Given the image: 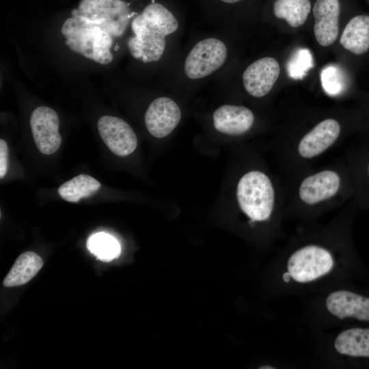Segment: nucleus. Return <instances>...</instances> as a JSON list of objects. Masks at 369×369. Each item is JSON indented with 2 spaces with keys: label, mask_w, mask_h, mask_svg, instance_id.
I'll return each instance as SVG.
<instances>
[{
  "label": "nucleus",
  "mask_w": 369,
  "mask_h": 369,
  "mask_svg": "<svg viewBox=\"0 0 369 369\" xmlns=\"http://www.w3.org/2000/svg\"><path fill=\"white\" fill-rule=\"evenodd\" d=\"M358 210L353 198L325 225L299 224L282 249V290H312L338 275L345 282L366 278L367 269L353 238Z\"/></svg>",
  "instance_id": "obj_1"
},
{
  "label": "nucleus",
  "mask_w": 369,
  "mask_h": 369,
  "mask_svg": "<svg viewBox=\"0 0 369 369\" xmlns=\"http://www.w3.org/2000/svg\"><path fill=\"white\" fill-rule=\"evenodd\" d=\"M287 192L285 219L311 225L351 200L355 186L348 165L342 155L328 164L313 166L302 172L287 187Z\"/></svg>",
  "instance_id": "obj_2"
},
{
  "label": "nucleus",
  "mask_w": 369,
  "mask_h": 369,
  "mask_svg": "<svg viewBox=\"0 0 369 369\" xmlns=\"http://www.w3.org/2000/svg\"><path fill=\"white\" fill-rule=\"evenodd\" d=\"M349 133L339 119L327 116L303 130L282 134L275 154L287 187L316 161L340 146Z\"/></svg>",
  "instance_id": "obj_3"
},
{
  "label": "nucleus",
  "mask_w": 369,
  "mask_h": 369,
  "mask_svg": "<svg viewBox=\"0 0 369 369\" xmlns=\"http://www.w3.org/2000/svg\"><path fill=\"white\" fill-rule=\"evenodd\" d=\"M235 195L238 208L250 227L265 225L284 237L281 225L288 192L283 180L261 169H249L238 178Z\"/></svg>",
  "instance_id": "obj_4"
},
{
  "label": "nucleus",
  "mask_w": 369,
  "mask_h": 369,
  "mask_svg": "<svg viewBox=\"0 0 369 369\" xmlns=\"http://www.w3.org/2000/svg\"><path fill=\"white\" fill-rule=\"evenodd\" d=\"M178 27V20L164 5L148 4L131 23L134 36L127 42L131 55L144 63L158 62L165 49L166 36Z\"/></svg>",
  "instance_id": "obj_5"
},
{
  "label": "nucleus",
  "mask_w": 369,
  "mask_h": 369,
  "mask_svg": "<svg viewBox=\"0 0 369 369\" xmlns=\"http://www.w3.org/2000/svg\"><path fill=\"white\" fill-rule=\"evenodd\" d=\"M61 32L72 51L100 64L107 65L113 60V37L99 26L72 16L64 21Z\"/></svg>",
  "instance_id": "obj_6"
},
{
  "label": "nucleus",
  "mask_w": 369,
  "mask_h": 369,
  "mask_svg": "<svg viewBox=\"0 0 369 369\" xmlns=\"http://www.w3.org/2000/svg\"><path fill=\"white\" fill-rule=\"evenodd\" d=\"M71 15L99 26L115 38L124 33L133 14L122 0H81Z\"/></svg>",
  "instance_id": "obj_7"
},
{
  "label": "nucleus",
  "mask_w": 369,
  "mask_h": 369,
  "mask_svg": "<svg viewBox=\"0 0 369 369\" xmlns=\"http://www.w3.org/2000/svg\"><path fill=\"white\" fill-rule=\"evenodd\" d=\"M227 52L225 44L219 39L209 38L198 42L186 57L185 74L198 79L212 74L224 64Z\"/></svg>",
  "instance_id": "obj_8"
},
{
  "label": "nucleus",
  "mask_w": 369,
  "mask_h": 369,
  "mask_svg": "<svg viewBox=\"0 0 369 369\" xmlns=\"http://www.w3.org/2000/svg\"><path fill=\"white\" fill-rule=\"evenodd\" d=\"M332 351L354 365L369 366V325L355 324L334 337Z\"/></svg>",
  "instance_id": "obj_9"
},
{
  "label": "nucleus",
  "mask_w": 369,
  "mask_h": 369,
  "mask_svg": "<svg viewBox=\"0 0 369 369\" xmlns=\"http://www.w3.org/2000/svg\"><path fill=\"white\" fill-rule=\"evenodd\" d=\"M355 186V200L359 210L369 212V143L347 147L343 154Z\"/></svg>",
  "instance_id": "obj_10"
},
{
  "label": "nucleus",
  "mask_w": 369,
  "mask_h": 369,
  "mask_svg": "<svg viewBox=\"0 0 369 369\" xmlns=\"http://www.w3.org/2000/svg\"><path fill=\"white\" fill-rule=\"evenodd\" d=\"M30 126L35 144L41 153L49 155L56 152L62 143L59 118L50 107L42 106L33 110Z\"/></svg>",
  "instance_id": "obj_11"
},
{
  "label": "nucleus",
  "mask_w": 369,
  "mask_h": 369,
  "mask_svg": "<svg viewBox=\"0 0 369 369\" xmlns=\"http://www.w3.org/2000/svg\"><path fill=\"white\" fill-rule=\"evenodd\" d=\"M97 128L105 145L117 156H128L136 149L137 136L130 125L122 119L104 115L98 120Z\"/></svg>",
  "instance_id": "obj_12"
},
{
  "label": "nucleus",
  "mask_w": 369,
  "mask_h": 369,
  "mask_svg": "<svg viewBox=\"0 0 369 369\" xmlns=\"http://www.w3.org/2000/svg\"><path fill=\"white\" fill-rule=\"evenodd\" d=\"M181 119L178 105L171 98L159 97L149 105L145 114V124L148 132L156 138L169 135Z\"/></svg>",
  "instance_id": "obj_13"
},
{
  "label": "nucleus",
  "mask_w": 369,
  "mask_h": 369,
  "mask_svg": "<svg viewBox=\"0 0 369 369\" xmlns=\"http://www.w3.org/2000/svg\"><path fill=\"white\" fill-rule=\"evenodd\" d=\"M279 71V65L273 57H266L255 61L243 74L246 92L255 98L267 95L277 80Z\"/></svg>",
  "instance_id": "obj_14"
},
{
  "label": "nucleus",
  "mask_w": 369,
  "mask_h": 369,
  "mask_svg": "<svg viewBox=\"0 0 369 369\" xmlns=\"http://www.w3.org/2000/svg\"><path fill=\"white\" fill-rule=\"evenodd\" d=\"M213 125L219 133L241 136L253 128L255 115L249 108L240 105H225L213 113Z\"/></svg>",
  "instance_id": "obj_15"
},
{
  "label": "nucleus",
  "mask_w": 369,
  "mask_h": 369,
  "mask_svg": "<svg viewBox=\"0 0 369 369\" xmlns=\"http://www.w3.org/2000/svg\"><path fill=\"white\" fill-rule=\"evenodd\" d=\"M340 7L338 0H317L313 8L315 19L314 32L322 46L331 45L339 33Z\"/></svg>",
  "instance_id": "obj_16"
},
{
  "label": "nucleus",
  "mask_w": 369,
  "mask_h": 369,
  "mask_svg": "<svg viewBox=\"0 0 369 369\" xmlns=\"http://www.w3.org/2000/svg\"><path fill=\"white\" fill-rule=\"evenodd\" d=\"M340 42L355 55L366 53L369 49V16L358 15L346 25Z\"/></svg>",
  "instance_id": "obj_17"
},
{
  "label": "nucleus",
  "mask_w": 369,
  "mask_h": 369,
  "mask_svg": "<svg viewBox=\"0 0 369 369\" xmlns=\"http://www.w3.org/2000/svg\"><path fill=\"white\" fill-rule=\"evenodd\" d=\"M43 261L33 251H26L16 260L12 267L3 279L5 287H14L29 282L41 269Z\"/></svg>",
  "instance_id": "obj_18"
},
{
  "label": "nucleus",
  "mask_w": 369,
  "mask_h": 369,
  "mask_svg": "<svg viewBox=\"0 0 369 369\" xmlns=\"http://www.w3.org/2000/svg\"><path fill=\"white\" fill-rule=\"evenodd\" d=\"M100 183L87 174H80L63 183L58 188L60 197L70 202H77L82 197H87L97 191Z\"/></svg>",
  "instance_id": "obj_19"
},
{
  "label": "nucleus",
  "mask_w": 369,
  "mask_h": 369,
  "mask_svg": "<svg viewBox=\"0 0 369 369\" xmlns=\"http://www.w3.org/2000/svg\"><path fill=\"white\" fill-rule=\"evenodd\" d=\"M310 8V0H276L273 12L277 18L285 19L292 27H298L305 22Z\"/></svg>",
  "instance_id": "obj_20"
},
{
  "label": "nucleus",
  "mask_w": 369,
  "mask_h": 369,
  "mask_svg": "<svg viewBox=\"0 0 369 369\" xmlns=\"http://www.w3.org/2000/svg\"><path fill=\"white\" fill-rule=\"evenodd\" d=\"M87 247L98 259L109 262L118 258L120 254V245L112 236L99 232L90 236Z\"/></svg>",
  "instance_id": "obj_21"
},
{
  "label": "nucleus",
  "mask_w": 369,
  "mask_h": 369,
  "mask_svg": "<svg viewBox=\"0 0 369 369\" xmlns=\"http://www.w3.org/2000/svg\"><path fill=\"white\" fill-rule=\"evenodd\" d=\"M313 66L314 62L311 52L307 49H299L288 62V74L292 79H301Z\"/></svg>",
  "instance_id": "obj_22"
},
{
  "label": "nucleus",
  "mask_w": 369,
  "mask_h": 369,
  "mask_svg": "<svg viewBox=\"0 0 369 369\" xmlns=\"http://www.w3.org/2000/svg\"><path fill=\"white\" fill-rule=\"evenodd\" d=\"M323 88L330 96L339 95L344 88V75L340 69L330 65L323 69L320 74Z\"/></svg>",
  "instance_id": "obj_23"
},
{
  "label": "nucleus",
  "mask_w": 369,
  "mask_h": 369,
  "mask_svg": "<svg viewBox=\"0 0 369 369\" xmlns=\"http://www.w3.org/2000/svg\"><path fill=\"white\" fill-rule=\"evenodd\" d=\"M8 168V147L6 141L0 139V178H3Z\"/></svg>",
  "instance_id": "obj_24"
},
{
  "label": "nucleus",
  "mask_w": 369,
  "mask_h": 369,
  "mask_svg": "<svg viewBox=\"0 0 369 369\" xmlns=\"http://www.w3.org/2000/svg\"><path fill=\"white\" fill-rule=\"evenodd\" d=\"M223 2H225V3H236L238 1H240L241 0H220Z\"/></svg>",
  "instance_id": "obj_25"
},
{
  "label": "nucleus",
  "mask_w": 369,
  "mask_h": 369,
  "mask_svg": "<svg viewBox=\"0 0 369 369\" xmlns=\"http://www.w3.org/2000/svg\"><path fill=\"white\" fill-rule=\"evenodd\" d=\"M369 1V0H368Z\"/></svg>",
  "instance_id": "obj_26"
}]
</instances>
